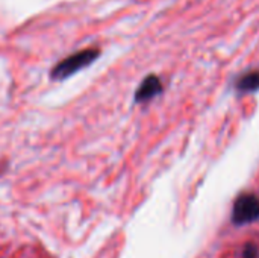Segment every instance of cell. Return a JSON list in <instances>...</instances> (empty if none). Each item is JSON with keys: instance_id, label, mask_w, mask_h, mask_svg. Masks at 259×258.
<instances>
[{"instance_id": "obj_1", "label": "cell", "mask_w": 259, "mask_h": 258, "mask_svg": "<svg viewBox=\"0 0 259 258\" xmlns=\"http://www.w3.org/2000/svg\"><path fill=\"white\" fill-rule=\"evenodd\" d=\"M99 50L97 49H85L80 50L74 55H70L68 58H65L64 61H61L52 71V76L55 79H64L76 71H79L80 68L90 65L97 56H99Z\"/></svg>"}, {"instance_id": "obj_2", "label": "cell", "mask_w": 259, "mask_h": 258, "mask_svg": "<svg viewBox=\"0 0 259 258\" xmlns=\"http://www.w3.org/2000/svg\"><path fill=\"white\" fill-rule=\"evenodd\" d=\"M259 219V198L253 193L241 195L232 208V222L235 225L252 224Z\"/></svg>"}, {"instance_id": "obj_3", "label": "cell", "mask_w": 259, "mask_h": 258, "mask_svg": "<svg viewBox=\"0 0 259 258\" xmlns=\"http://www.w3.org/2000/svg\"><path fill=\"white\" fill-rule=\"evenodd\" d=\"M161 91H162V84H161L159 78L152 75V76H147L143 81V84L140 85L135 97H137L138 102H146V100H150L152 97H155L156 94H159Z\"/></svg>"}, {"instance_id": "obj_4", "label": "cell", "mask_w": 259, "mask_h": 258, "mask_svg": "<svg viewBox=\"0 0 259 258\" xmlns=\"http://www.w3.org/2000/svg\"><path fill=\"white\" fill-rule=\"evenodd\" d=\"M235 87L238 91H243V93H253V91L259 90V70L244 73L237 81Z\"/></svg>"}, {"instance_id": "obj_5", "label": "cell", "mask_w": 259, "mask_h": 258, "mask_svg": "<svg viewBox=\"0 0 259 258\" xmlns=\"http://www.w3.org/2000/svg\"><path fill=\"white\" fill-rule=\"evenodd\" d=\"M259 249L256 245L253 243H247L243 249V258H258Z\"/></svg>"}]
</instances>
